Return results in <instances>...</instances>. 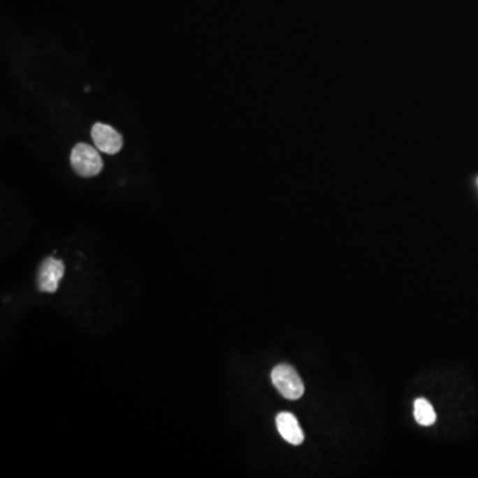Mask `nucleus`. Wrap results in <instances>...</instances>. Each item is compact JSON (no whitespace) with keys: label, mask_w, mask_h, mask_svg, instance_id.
I'll return each instance as SVG.
<instances>
[{"label":"nucleus","mask_w":478,"mask_h":478,"mask_svg":"<svg viewBox=\"0 0 478 478\" xmlns=\"http://www.w3.org/2000/svg\"><path fill=\"white\" fill-rule=\"evenodd\" d=\"M97 150V147H93L85 143H79L72 149L71 166L80 177L91 178L103 171L104 162Z\"/></svg>","instance_id":"1"},{"label":"nucleus","mask_w":478,"mask_h":478,"mask_svg":"<svg viewBox=\"0 0 478 478\" xmlns=\"http://www.w3.org/2000/svg\"><path fill=\"white\" fill-rule=\"evenodd\" d=\"M271 380L279 393L287 400H298L305 393V384L300 376L289 364L277 365L271 372Z\"/></svg>","instance_id":"2"},{"label":"nucleus","mask_w":478,"mask_h":478,"mask_svg":"<svg viewBox=\"0 0 478 478\" xmlns=\"http://www.w3.org/2000/svg\"><path fill=\"white\" fill-rule=\"evenodd\" d=\"M91 136L96 147L106 154H117L124 146L122 136L115 128L103 122L93 125Z\"/></svg>","instance_id":"3"},{"label":"nucleus","mask_w":478,"mask_h":478,"mask_svg":"<svg viewBox=\"0 0 478 478\" xmlns=\"http://www.w3.org/2000/svg\"><path fill=\"white\" fill-rule=\"evenodd\" d=\"M66 267L60 259L47 258L43 261L38 273V287L40 291L55 292L59 289Z\"/></svg>","instance_id":"4"},{"label":"nucleus","mask_w":478,"mask_h":478,"mask_svg":"<svg viewBox=\"0 0 478 478\" xmlns=\"http://www.w3.org/2000/svg\"><path fill=\"white\" fill-rule=\"evenodd\" d=\"M277 428L279 435L292 445H300L305 440V433L298 423V419L290 412H282L277 416Z\"/></svg>","instance_id":"5"},{"label":"nucleus","mask_w":478,"mask_h":478,"mask_svg":"<svg viewBox=\"0 0 478 478\" xmlns=\"http://www.w3.org/2000/svg\"><path fill=\"white\" fill-rule=\"evenodd\" d=\"M414 419L423 426H429L436 423V412L426 398H417L414 401Z\"/></svg>","instance_id":"6"}]
</instances>
